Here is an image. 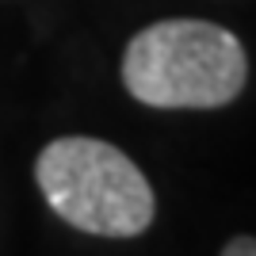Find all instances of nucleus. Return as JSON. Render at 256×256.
<instances>
[{
	"label": "nucleus",
	"mask_w": 256,
	"mask_h": 256,
	"mask_svg": "<svg viewBox=\"0 0 256 256\" xmlns=\"http://www.w3.org/2000/svg\"><path fill=\"white\" fill-rule=\"evenodd\" d=\"M34 184L50 210L80 234L138 237L153 226L157 195L146 172L104 138L65 134L34 157Z\"/></svg>",
	"instance_id": "f03ea898"
},
{
	"label": "nucleus",
	"mask_w": 256,
	"mask_h": 256,
	"mask_svg": "<svg viewBox=\"0 0 256 256\" xmlns=\"http://www.w3.org/2000/svg\"><path fill=\"white\" fill-rule=\"evenodd\" d=\"M248 84V54L210 20H157L122 50V88L160 111H210Z\"/></svg>",
	"instance_id": "f257e3e1"
},
{
	"label": "nucleus",
	"mask_w": 256,
	"mask_h": 256,
	"mask_svg": "<svg viewBox=\"0 0 256 256\" xmlns=\"http://www.w3.org/2000/svg\"><path fill=\"white\" fill-rule=\"evenodd\" d=\"M222 256H256V237L241 234V237H234V241H226Z\"/></svg>",
	"instance_id": "7ed1b4c3"
}]
</instances>
